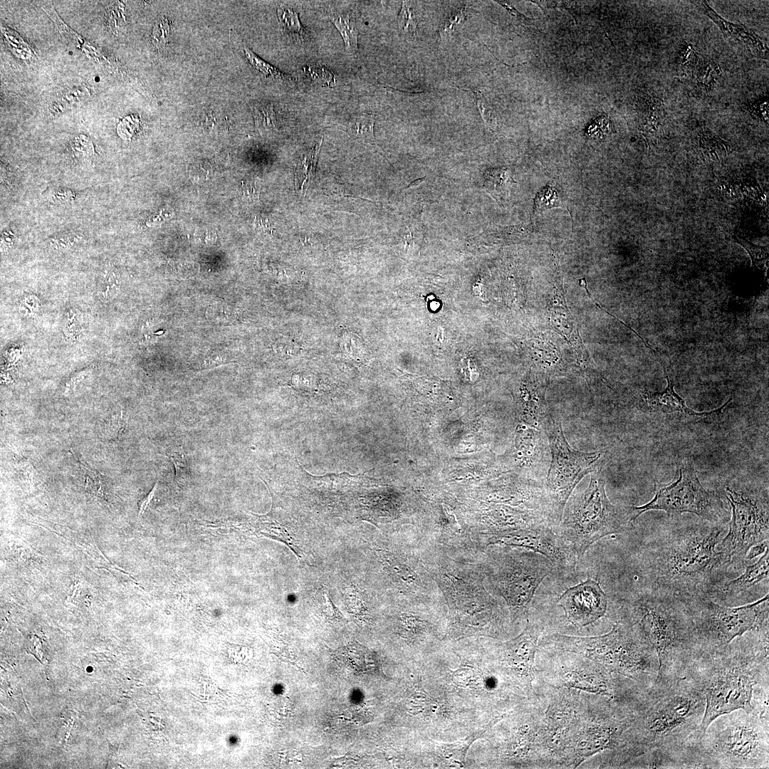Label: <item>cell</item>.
I'll use <instances>...</instances> for the list:
<instances>
[{"label":"cell","instance_id":"1","mask_svg":"<svg viewBox=\"0 0 769 769\" xmlns=\"http://www.w3.org/2000/svg\"><path fill=\"white\" fill-rule=\"evenodd\" d=\"M726 532V524L705 521L656 535L647 556L652 587L681 598L711 596L737 570L716 549Z\"/></svg>","mask_w":769,"mask_h":769},{"label":"cell","instance_id":"2","mask_svg":"<svg viewBox=\"0 0 769 769\" xmlns=\"http://www.w3.org/2000/svg\"><path fill=\"white\" fill-rule=\"evenodd\" d=\"M705 697L700 740L717 717L752 711L755 688L768 684V624L733 639L726 648L702 653L685 676Z\"/></svg>","mask_w":769,"mask_h":769},{"label":"cell","instance_id":"3","mask_svg":"<svg viewBox=\"0 0 769 769\" xmlns=\"http://www.w3.org/2000/svg\"><path fill=\"white\" fill-rule=\"evenodd\" d=\"M642 698L632 726L637 755L652 750L681 755L697 747L706 703L689 679L654 683Z\"/></svg>","mask_w":769,"mask_h":769},{"label":"cell","instance_id":"4","mask_svg":"<svg viewBox=\"0 0 769 769\" xmlns=\"http://www.w3.org/2000/svg\"><path fill=\"white\" fill-rule=\"evenodd\" d=\"M624 612L656 652L659 665L654 683L684 678L701 654L684 600L652 587L631 600Z\"/></svg>","mask_w":769,"mask_h":769},{"label":"cell","instance_id":"5","mask_svg":"<svg viewBox=\"0 0 769 769\" xmlns=\"http://www.w3.org/2000/svg\"><path fill=\"white\" fill-rule=\"evenodd\" d=\"M603 468L592 473L584 491L570 496L558 525L578 558L602 538L630 530L635 521L630 506H615L609 500Z\"/></svg>","mask_w":769,"mask_h":769},{"label":"cell","instance_id":"6","mask_svg":"<svg viewBox=\"0 0 769 769\" xmlns=\"http://www.w3.org/2000/svg\"><path fill=\"white\" fill-rule=\"evenodd\" d=\"M768 719L739 709L708 726L700 746L711 768H768Z\"/></svg>","mask_w":769,"mask_h":769},{"label":"cell","instance_id":"7","mask_svg":"<svg viewBox=\"0 0 769 769\" xmlns=\"http://www.w3.org/2000/svg\"><path fill=\"white\" fill-rule=\"evenodd\" d=\"M682 599L701 654L721 650L736 638L768 622V593L738 607L723 605L705 595Z\"/></svg>","mask_w":769,"mask_h":769},{"label":"cell","instance_id":"8","mask_svg":"<svg viewBox=\"0 0 769 769\" xmlns=\"http://www.w3.org/2000/svg\"><path fill=\"white\" fill-rule=\"evenodd\" d=\"M550 448V463L544 486L556 525L578 483L587 474L603 468L606 451H582L568 443L558 417L548 412L541 425Z\"/></svg>","mask_w":769,"mask_h":769},{"label":"cell","instance_id":"9","mask_svg":"<svg viewBox=\"0 0 769 769\" xmlns=\"http://www.w3.org/2000/svg\"><path fill=\"white\" fill-rule=\"evenodd\" d=\"M513 548L493 552L484 571L493 589L506 602L512 617H517L527 611L537 588L554 567L540 554Z\"/></svg>","mask_w":769,"mask_h":769},{"label":"cell","instance_id":"10","mask_svg":"<svg viewBox=\"0 0 769 769\" xmlns=\"http://www.w3.org/2000/svg\"><path fill=\"white\" fill-rule=\"evenodd\" d=\"M678 474V478L669 483L655 480L654 496L650 501L642 506H630L634 520L647 511L656 510L674 516L690 513L711 523L726 524L727 510L723 500L704 488L694 468L690 464H683Z\"/></svg>","mask_w":769,"mask_h":769},{"label":"cell","instance_id":"11","mask_svg":"<svg viewBox=\"0 0 769 769\" xmlns=\"http://www.w3.org/2000/svg\"><path fill=\"white\" fill-rule=\"evenodd\" d=\"M725 489L731 518L727 533L716 549L739 569L745 565V557L751 546L769 540L768 497L738 492L729 486Z\"/></svg>","mask_w":769,"mask_h":769},{"label":"cell","instance_id":"12","mask_svg":"<svg viewBox=\"0 0 769 769\" xmlns=\"http://www.w3.org/2000/svg\"><path fill=\"white\" fill-rule=\"evenodd\" d=\"M486 545H498L531 550L548 558L554 568L561 571L574 570L578 557L552 527L541 526L520 529L486 536Z\"/></svg>","mask_w":769,"mask_h":769},{"label":"cell","instance_id":"13","mask_svg":"<svg viewBox=\"0 0 769 769\" xmlns=\"http://www.w3.org/2000/svg\"><path fill=\"white\" fill-rule=\"evenodd\" d=\"M513 459L524 476L544 482L550 463V448L542 429L519 424L513 441Z\"/></svg>","mask_w":769,"mask_h":769},{"label":"cell","instance_id":"14","mask_svg":"<svg viewBox=\"0 0 769 769\" xmlns=\"http://www.w3.org/2000/svg\"><path fill=\"white\" fill-rule=\"evenodd\" d=\"M558 603L572 624L584 627L605 614L607 599L599 583L588 578L566 590Z\"/></svg>","mask_w":769,"mask_h":769},{"label":"cell","instance_id":"15","mask_svg":"<svg viewBox=\"0 0 769 769\" xmlns=\"http://www.w3.org/2000/svg\"><path fill=\"white\" fill-rule=\"evenodd\" d=\"M657 360L662 366L666 380V386L661 392H654L644 389L639 394L645 404L646 409L651 414L659 416H674L681 419H706L720 415L725 407L732 401L733 397L721 407L710 412H697L689 408L685 400L675 391L671 373L668 370L656 352Z\"/></svg>","mask_w":769,"mask_h":769},{"label":"cell","instance_id":"16","mask_svg":"<svg viewBox=\"0 0 769 769\" xmlns=\"http://www.w3.org/2000/svg\"><path fill=\"white\" fill-rule=\"evenodd\" d=\"M376 552L384 570L405 595L421 597L433 594L430 577L424 566L418 565V560L398 557L384 550Z\"/></svg>","mask_w":769,"mask_h":769},{"label":"cell","instance_id":"17","mask_svg":"<svg viewBox=\"0 0 769 769\" xmlns=\"http://www.w3.org/2000/svg\"><path fill=\"white\" fill-rule=\"evenodd\" d=\"M769 549L753 563H746L743 572L718 587L710 597L723 604L729 605L741 598L749 597L760 585L768 588Z\"/></svg>","mask_w":769,"mask_h":769},{"label":"cell","instance_id":"18","mask_svg":"<svg viewBox=\"0 0 769 769\" xmlns=\"http://www.w3.org/2000/svg\"><path fill=\"white\" fill-rule=\"evenodd\" d=\"M539 635V626L528 622L519 636L504 644L509 663L518 674L525 677L528 686H530L533 676L534 657Z\"/></svg>","mask_w":769,"mask_h":769},{"label":"cell","instance_id":"19","mask_svg":"<svg viewBox=\"0 0 769 769\" xmlns=\"http://www.w3.org/2000/svg\"><path fill=\"white\" fill-rule=\"evenodd\" d=\"M342 670L355 676L382 674V666L374 652L357 642L338 649L334 654Z\"/></svg>","mask_w":769,"mask_h":769},{"label":"cell","instance_id":"20","mask_svg":"<svg viewBox=\"0 0 769 769\" xmlns=\"http://www.w3.org/2000/svg\"><path fill=\"white\" fill-rule=\"evenodd\" d=\"M545 404L537 375L529 373L520 389V416L523 423L541 429L548 412Z\"/></svg>","mask_w":769,"mask_h":769},{"label":"cell","instance_id":"21","mask_svg":"<svg viewBox=\"0 0 769 769\" xmlns=\"http://www.w3.org/2000/svg\"><path fill=\"white\" fill-rule=\"evenodd\" d=\"M699 3H701L703 11L717 24L726 37L743 45L760 57H768L767 46L755 33L742 25L734 24L722 19L706 1H699Z\"/></svg>","mask_w":769,"mask_h":769},{"label":"cell","instance_id":"22","mask_svg":"<svg viewBox=\"0 0 769 769\" xmlns=\"http://www.w3.org/2000/svg\"><path fill=\"white\" fill-rule=\"evenodd\" d=\"M638 125L647 140L657 137L664 119L663 101L655 95L644 93L637 101Z\"/></svg>","mask_w":769,"mask_h":769},{"label":"cell","instance_id":"23","mask_svg":"<svg viewBox=\"0 0 769 769\" xmlns=\"http://www.w3.org/2000/svg\"><path fill=\"white\" fill-rule=\"evenodd\" d=\"M681 65L686 74L706 89L714 85L720 73L713 62L690 48L684 49Z\"/></svg>","mask_w":769,"mask_h":769},{"label":"cell","instance_id":"24","mask_svg":"<svg viewBox=\"0 0 769 769\" xmlns=\"http://www.w3.org/2000/svg\"><path fill=\"white\" fill-rule=\"evenodd\" d=\"M322 139L313 147L303 151L298 159L295 184L298 192L306 191L315 177L316 164L321 147Z\"/></svg>","mask_w":769,"mask_h":769},{"label":"cell","instance_id":"25","mask_svg":"<svg viewBox=\"0 0 769 769\" xmlns=\"http://www.w3.org/2000/svg\"><path fill=\"white\" fill-rule=\"evenodd\" d=\"M329 17L340 33L347 52L356 53L358 48V29L351 15L347 12L331 10Z\"/></svg>","mask_w":769,"mask_h":769},{"label":"cell","instance_id":"26","mask_svg":"<svg viewBox=\"0 0 769 769\" xmlns=\"http://www.w3.org/2000/svg\"><path fill=\"white\" fill-rule=\"evenodd\" d=\"M699 151L701 156L711 161H720L730 152V145L718 135L703 131L699 134Z\"/></svg>","mask_w":769,"mask_h":769},{"label":"cell","instance_id":"27","mask_svg":"<svg viewBox=\"0 0 769 769\" xmlns=\"http://www.w3.org/2000/svg\"><path fill=\"white\" fill-rule=\"evenodd\" d=\"M375 115L367 113H362L352 116L347 124V131L352 137L371 142L375 140L374 125Z\"/></svg>","mask_w":769,"mask_h":769},{"label":"cell","instance_id":"28","mask_svg":"<svg viewBox=\"0 0 769 769\" xmlns=\"http://www.w3.org/2000/svg\"><path fill=\"white\" fill-rule=\"evenodd\" d=\"M278 17L284 31L295 41H303L307 33L302 26L296 11L287 6L278 8Z\"/></svg>","mask_w":769,"mask_h":769},{"label":"cell","instance_id":"29","mask_svg":"<svg viewBox=\"0 0 769 769\" xmlns=\"http://www.w3.org/2000/svg\"><path fill=\"white\" fill-rule=\"evenodd\" d=\"M346 607L360 620L367 619V595L354 585L347 587L343 593Z\"/></svg>","mask_w":769,"mask_h":769},{"label":"cell","instance_id":"30","mask_svg":"<svg viewBox=\"0 0 769 769\" xmlns=\"http://www.w3.org/2000/svg\"><path fill=\"white\" fill-rule=\"evenodd\" d=\"M252 112L255 124L261 132L277 128V117L271 103H258L253 106Z\"/></svg>","mask_w":769,"mask_h":769},{"label":"cell","instance_id":"31","mask_svg":"<svg viewBox=\"0 0 769 769\" xmlns=\"http://www.w3.org/2000/svg\"><path fill=\"white\" fill-rule=\"evenodd\" d=\"M74 455L76 456L75 454ZM77 459L85 476V485L88 490L98 498L106 500L107 481L105 476L95 469L91 468L83 459L79 457H77Z\"/></svg>","mask_w":769,"mask_h":769},{"label":"cell","instance_id":"32","mask_svg":"<svg viewBox=\"0 0 769 769\" xmlns=\"http://www.w3.org/2000/svg\"><path fill=\"white\" fill-rule=\"evenodd\" d=\"M559 206H563L562 199L553 186H545L536 194L534 201L535 212H542L545 209Z\"/></svg>","mask_w":769,"mask_h":769},{"label":"cell","instance_id":"33","mask_svg":"<svg viewBox=\"0 0 769 769\" xmlns=\"http://www.w3.org/2000/svg\"><path fill=\"white\" fill-rule=\"evenodd\" d=\"M244 53L248 59L249 62L258 71L263 73L264 75L271 78L274 80L282 81H290L291 78L290 76L281 73L274 66L264 61L263 59L256 56L248 48L244 47Z\"/></svg>","mask_w":769,"mask_h":769},{"label":"cell","instance_id":"34","mask_svg":"<svg viewBox=\"0 0 769 769\" xmlns=\"http://www.w3.org/2000/svg\"><path fill=\"white\" fill-rule=\"evenodd\" d=\"M397 20L399 28L402 33L409 36H416L417 21L415 14L409 2H402V6Z\"/></svg>","mask_w":769,"mask_h":769},{"label":"cell","instance_id":"35","mask_svg":"<svg viewBox=\"0 0 769 769\" xmlns=\"http://www.w3.org/2000/svg\"><path fill=\"white\" fill-rule=\"evenodd\" d=\"M736 239L737 241H738L748 253L753 267H758L760 268L763 266H765L766 263L768 264V249L767 247L754 244L744 239Z\"/></svg>","mask_w":769,"mask_h":769},{"label":"cell","instance_id":"36","mask_svg":"<svg viewBox=\"0 0 769 769\" xmlns=\"http://www.w3.org/2000/svg\"><path fill=\"white\" fill-rule=\"evenodd\" d=\"M305 70L309 78L318 83L331 86L336 83L334 74L322 65H308L305 68Z\"/></svg>","mask_w":769,"mask_h":769},{"label":"cell","instance_id":"37","mask_svg":"<svg viewBox=\"0 0 769 769\" xmlns=\"http://www.w3.org/2000/svg\"><path fill=\"white\" fill-rule=\"evenodd\" d=\"M170 24L165 17L159 18L155 23L152 33V42L157 48L163 47L169 41Z\"/></svg>","mask_w":769,"mask_h":769},{"label":"cell","instance_id":"38","mask_svg":"<svg viewBox=\"0 0 769 769\" xmlns=\"http://www.w3.org/2000/svg\"><path fill=\"white\" fill-rule=\"evenodd\" d=\"M140 126L138 117L135 115L126 116L118 124L117 132L119 136L124 140H130L132 137L137 132Z\"/></svg>","mask_w":769,"mask_h":769},{"label":"cell","instance_id":"39","mask_svg":"<svg viewBox=\"0 0 769 769\" xmlns=\"http://www.w3.org/2000/svg\"><path fill=\"white\" fill-rule=\"evenodd\" d=\"M466 91H468L469 94L472 96V98L474 99L479 113L485 123L489 127H491L494 124L493 118L491 115V110L481 94L471 90H466Z\"/></svg>","mask_w":769,"mask_h":769},{"label":"cell","instance_id":"40","mask_svg":"<svg viewBox=\"0 0 769 769\" xmlns=\"http://www.w3.org/2000/svg\"><path fill=\"white\" fill-rule=\"evenodd\" d=\"M465 17L464 8H459L453 12L446 20L440 29V33L453 32L455 26L461 24Z\"/></svg>","mask_w":769,"mask_h":769},{"label":"cell","instance_id":"41","mask_svg":"<svg viewBox=\"0 0 769 769\" xmlns=\"http://www.w3.org/2000/svg\"><path fill=\"white\" fill-rule=\"evenodd\" d=\"M40 306L39 300L34 295H26L21 300L19 305V310L23 312L25 315H32L36 313Z\"/></svg>","mask_w":769,"mask_h":769},{"label":"cell","instance_id":"42","mask_svg":"<svg viewBox=\"0 0 769 769\" xmlns=\"http://www.w3.org/2000/svg\"><path fill=\"white\" fill-rule=\"evenodd\" d=\"M168 458L173 464L175 469V476L184 474L187 471V465L185 456L179 452H172L168 454Z\"/></svg>","mask_w":769,"mask_h":769},{"label":"cell","instance_id":"43","mask_svg":"<svg viewBox=\"0 0 769 769\" xmlns=\"http://www.w3.org/2000/svg\"><path fill=\"white\" fill-rule=\"evenodd\" d=\"M90 370L86 369L78 372L71 376L66 382L65 384V393L68 394L71 391H75L76 387L82 382L89 375Z\"/></svg>","mask_w":769,"mask_h":769},{"label":"cell","instance_id":"44","mask_svg":"<svg viewBox=\"0 0 769 769\" xmlns=\"http://www.w3.org/2000/svg\"><path fill=\"white\" fill-rule=\"evenodd\" d=\"M769 540H764L762 543L753 545L748 550L745 557V564L749 563V562L756 557L763 555L765 551L768 548Z\"/></svg>","mask_w":769,"mask_h":769},{"label":"cell","instance_id":"45","mask_svg":"<svg viewBox=\"0 0 769 769\" xmlns=\"http://www.w3.org/2000/svg\"><path fill=\"white\" fill-rule=\"evenodd\" d=\"M244 195L250 201L255 202L258 199L259 187L255 179L248 181L243 185Z\"/></svg>","mask_w":769,"mask_h":769},{"label":"cell","instance_id":"46","mask_svg":"<svg viewBox=\"0 0 769 769\" xmlns=\"http://www.w3.org/2000/svg\"><path fill=\"white\" fill-rule=\"evenodd\" d=\"M157 486H158V481H157L155 482V485L153 486L152 488L149 492V493L139 502V503H138V513H137L138 518H140L142 516V515L146 511V509L147 508L149 504L150 503V502L153 499V498L155 496V492H156L157 488Z\"/></svg>","mask_w":769,"mask_h":769},{"label":"cell","instance_id":"47","mask_svg":"<svg viewBox=\"0 0 769 769\" xmlns=\"http://www.w3.org/2000/svg\"><path fill=\"white\" fill-rule=\"evenodd\" d=\"M424 179H425V178H424H424H419V179H416V180H414V181L412 182H411V183H410V184H409L408 185V187H407V188H415V187H419V186L420 184H422V183H423V182H424Z\"/></svg>","mask_w":769,"mask_h":769}]
</instances>
